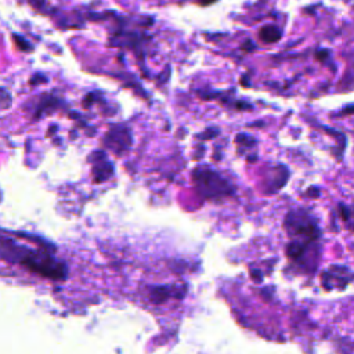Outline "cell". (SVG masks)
I'll return each mask as SVG.
<instances>
[{
  "instance_id": "1",
  "label": "cell",
  "mask_w": 354,
  "mask_h": 354,
  "mask_svg": "<svg viewBox=\"0 0 354 354\" xmlns=\"http://www.w3.org/2000/svg\"><path fill=\"white\" fill-rule=\"evenodd\" d=\"M196 192L206 201L221 199L234 195V185L210 166H198L191 173Z\"/></svg>"
},
{
  "instance_id": "5",
  "label": "cell",
  "mask_w": 354,
  "mask_h": 354,
  "mask_svg": "<svg viewBox=\"0 0 354 354\" xmlns=\"http://www.w3.org/2000/svg\"><path fill=\"white\" fill-rule=\"evenodd\" d=\"M235 142L241 147V148H252V147H254L256 145V140H254V137H252V136H249V134H246V133H239V134H236V137H235Z\"/></svg>"
},
{
  "instance_id": "4",
  "label": "cell",
  "mask_w": 354,
  "mask_h": 354,
  "mask_svg": "<svg viewBox=\"0 0 354 354\" xmlns=\"http://www.w3.org/2000/svg\"><path fill=\"white\" fill-rule=\"evenodd\" d=\"M259 37L264 43H275L282 37V30L275 25H263L259 30Z\"/></svg>"
},
{
  "instance_id": "3",
  "label": "cell",
  "mask_w": 354,
  "mask_h": 354,
  "mask_svg": "<svg viewBox=\"0 0 354 354\" xmlns=\"http://www.w3.org/2000/svg\"><path fill=\"white\" fill-rule=\"evenodd\" d=\"M108 145L118 153H120L122 149H127L131 144V136L127 127H116L109 131L106 136Z\"/></svg>"
},
{
  "instance_id": "6",
  "label": "cell",
  "mask_w": 354,
  "mask_h": 354,
  "mask_svg": "<svg viewBox=\"0 0 354 354\" xmlns=\"http://www.w3.org/2000/svg\"><path fill=\"white\" fill-rule=\"evenodd\" d=\"M351 113H354V108H351L350 105L346 106V108H343L342 112H340V115H351Z\"/></svg>"
},
{
  "instance_id": "2",
  "label": "cell",
  "mask_w": 354,
  "mask_h": 354,
  "mask_svg": "<svg viewBox=\"0 0 354 354\" xmlns=\"http://www.w3.org/2000/svg\"><path fill=\"white\" fill-rule=\"evenodd\" d=\"M285 228L293 241L317 243L321 235L315 218L303 209H293L285 217Z\"/></svg>"
},
{
  "instance_id": "7",
  "label": "cell",
  "mask_w": 354,
  "mask_h": 354,
  "mask_svg": "<svg viewBox=\"0 0 354 354\" xmlns=\"http://www.w3.org/2000/svg\"><path fill=\"white\" fill-rule=\"evenodd\" d=\"M199 4H202V6H209V4H212L214 0H196Z\"/></svg>"
}]
</instances>
